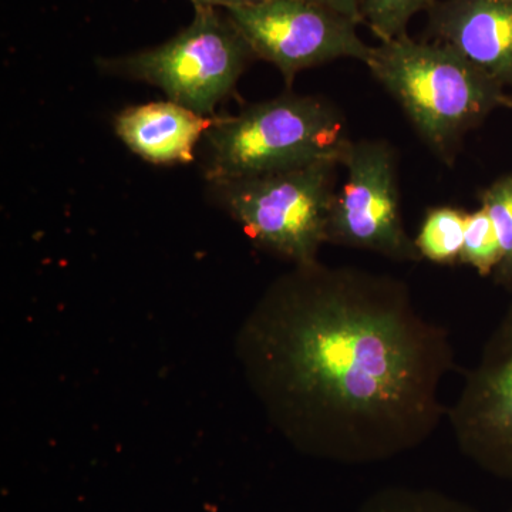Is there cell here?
Returning a JSON list of instances; mask_svg holds the SVG:
<instances>
[{
	"instance_id": "6da1fadb",
	"label": "cell",
	"mask_w": 512,
	"mask_h": 512,
	"mask_svg": "<svg viewBox=\"0 0 512 512\" xmlns=\"http://www.w3.org/2000/svg\"><path fill=\"white\" fill-rule=\"evenodd\" d=\"M238 355L276 430L296 450L346 466L416 450L447 416L456 369L450 332L414 305L402 279L293 266L245 320Z\"/></svg>"
},
{
	"instance_id": "7a4b0ae2",
	"label": "cell",
	"mask_w": 512,
	"mask_h": 512,
	"mask_svg": "<svg viewBox=\"0 0 512 512\" xmlns=\"http://www.w3.org/2000/svg\"><path fill=\"white\" fill-rule=\"evenodd\" d=\"M366 66L447 165H453L468 131L493 111L512 109L508 90L444 43L403 35L372 47Z\"/></svg>"
},
{
	"instance_id": "3957f363",
	"label": "cell",
	"mask_w": 512,
	"mask_h": 512,
	"mask_svg": "<svg viewBox=\"0 0 512 512\" xmlns=\"http://www.w3.org/2000/svg\"><path fill=\"white\" fill-rule=\"evenodd\" d=\"M202 140L204 174L210 184L282 173L319 161L342 164L353 141L348 120L336 104L298 94L214 119Z\"/></svg>"
},
{
	"instance_id": "277c9868",
	"label": "cell",
	"mask_w": 512,
	"mask_h": 512,
	"mask_svg": "<svg viewBox=\"0 0 512 512\" xmlns=\"http://www.w3.org/2000/svg\"><path fill=\"white\" fill-rule=\"evenodd\" d=\"M339 165L319 161L211 187L256 247L293 266L312 265L328 242Z\"/></svg>"
},
{
	"instance_id": "5b68a950",
	"label": "cell",
	"mask_w": 512,
	"mask_h": 512,
	"mask_svg": "<svg viewBox=\"0 0 512 512\" xmlns=\"http://www.w3.org/2000/svg\"><path fill=\"white\" fill-rule=\"evenodd\" d=\"M255 59L228 13L195 8L184 30L163 45L133 55L100 59L99 69L163 90L168 100L211 117Z\"/></svg>"
},
{
	"instance_id": "8992f818",
	"label": "cell",
	"mask_w": 512,
	"mask_h": 512,
	"mask_svg": "<svg viewBox=\"0 0 512 512\" xmlns=\"http://www.w3.org/2000/svg\"><path fill=\"white\" fill-rule=\"evenodd\" d=\"M384 140L352 141L342 167L348 178L330 211L328 242L375 252L394 262H419L400 211L399 167Z\"/></svg>"
},
{
	"instance_id": "52a82bcc",
	"label": "cell",
	"mask_w": 512,
	"mask_h": 512,
	"mask_svg": "<svg viewBox=\"0 0 512 512\" xmlns=\"http://www.w3.org/2000/svg\"><path fill=\"white\" fill-rule=\"evenodd\" d=\"M225 12L256 59L274 64L288 86L302 70L338 59L367 64L372 53L356 22L312 0H259Z\"/></svg>"
},
{
	"instance_id": "ba28073f",
	"label": "cell",
	"mask_w": 512,
	"mask_h": 512,
	"mask_svg": "<svg viewBox=\"0 0 512 512\" xmlns=\"http://www.w3.org/2000/svg\"><path fill=\"white\" fill-rule=\"evenodd\" d=\"M446 419L464 457L484 473L512 481V301Z\"/></svg>"
},
{
	"instance_id": "9c48e42d",
	"label": "cell",
	"mask_w": 512,
	"mask_h": 512,
	"mask_svg": "<svg viewBox=\"0 0 512 512\" xmlns=\"http://www.w3.org/2000/svg\"><path fill=\"white\" fill-rule=\"evenodd\" d=\"M427 33L453 47L512 94V3L507 0H437L427 12Z\"/></svg>"
},
{
	"instance_id": "30bf717a",
	"label": "cell",
	"mask_w": 512,
	"mask_h": 512,
	"mask_svg": "<svg viewBox=\"0 0 512 512\" xmlns=\"http://www.w3.org/2000/svg\"><path fill=\"white\" fill-rule=\"evenodd\" d=\"M214 119L174 101L127 107L114 119V130L138 157L153 164L190 163Z\"/></svg>"
},
{
	"instance_id": "8fae6325",
	"label": "cell",
	"mask_w": 512,
	"mask_h": 512,
	"mask_svg": "<svg viewBox=\"0 0 512 512\" xmlns=\"http://www.w3.org/2000/svg\"><path fill=\"white\" fill-rule=\"evenodd\" d=\"M467 211L460 208L434 207L424 215L414 245L421 259L437 265L460 264L466 232Z\"/></svg>"
},
{
	"instance_id": "7c38bea8",
	"label": "cell",
	"mask_w": 512,
	"mask_h": 512,
	"mask_svg": "<svg viewBox=\"0 0 512 512\" xmlns=\"http://www.w3.org/2000/svg\"><path fill=\"white\" fill-rule=\"evenodd\" d=\"M357 512H480L473 505L433 488L392 485L380 488Z\"/></svg>"
},
{
	"instance_id": "4fadbf2b",
	"label": "cell",
	"mask_w": 512,
	"mask_h": 512,
	"mask_svg": "<svg viewBox=\"0 0 512 512\" xmlns=\"http://www.w3.org/2000/svg\"><path fill=\"white\" fill-rule=\"evenodd\" d=\"M478 200L490 214L500 242L501 259L494 282L512 292V174L497 178L480 191Z\"/></svg>"
},
{
	"instance_id": "5bb4252c",
	"label": "cell",
	"mask_w": 512,
	"mask_h": 512,
	"mask_svg": "<svg viewBox=\"0 0 512 512\" xmlns=\"http://www.w3.org/2000/svg\"><path fill=\"white\" fill-rule=\"evenodd\" d=\"M437 0H359L362 23L380 42L407 35L410 20L420 12H429Z\"/></svg>"
},
{
	"instance_id": "9a60e30c",
	"label": "cell",
	"mask_w": 512,
	"mask_h": 512,
	"mask_svg": "<svg viewBox=\"0 0 512 512\" xmlns=\"http://www.w3.org/2000/svg\"><path fill=\"white\" fill-rule=\"evenodd\" d=\"M501 249L497 231L484 207L467 212L460 264L470 266L483 278L493 276L500 264Z\"/></svg>"
},
{
	"instance_id": "2e32d148",
	"label": "cell",
	"mask_w": 512,
	"mask_h": 512,
	"mask_svg": "<svg viewBox=\"0 0 512 512\" xmlns=\"http://www.w3.org/2000/svg\"><path fill=\"white\" fill-rule=\"evenodd\" d=\"M312 2L320 3V5L326 6V8L335 10L340 15L352 19L357 25L362 23L359 0H312Z\"/></svg>"
},
{
	"instance_id": "e0dca14e",
	"label": "cell",
	"mask_w": 512,
	"mask_h": 512,
	"mask_svg": "<svg viewBox=\"0 0 512 512\" xmlns=\"http://www.w3.org/2000/svg\"><path fill=\"white\" fill-rule=\"evenodd\" d=\"M195 8H214L221 10H231L242 8V6L252 5L259 0H191Z\"/></svg>"
},
{
	"instance_id": "ac0fdd59",
	"label": "cell",
	"mask_w": 512,
	"mask_h": 512,
	"mask_svg": "<svg viewBox=\"0 0 512 512\" xmlns=\"http://www.w3.org/2000/svg\"><path fill=\"white\" fill-rule=\"evenodd\" d=\"M507 2H511L512 3V0H507Z\"/></svg>"
},
{
	"instance_id": "d6986e66",
	"label": "cell",
	"mask_w": 512,
	"mask_h": 512,
	"mask_svg": "<svg viewBox=\"0 0 512 512\" xmlns=\"http://www.w3.org/2000/svg\"><path fill=\"white\" fill-rule=\"evenodd\" d=\"M510 512H512V508H511V511H510Z\"/></svg>"
}]
</instances>
